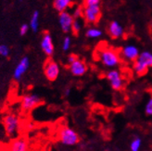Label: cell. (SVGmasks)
Listing matches in <instances>:
<instances>
[{
    "instance_id": "6da1fadb",
    "label": "cell",
    "mask_w": 152,
    "mask_h": 151,
    "mask_svg": "<svg viewBox=\"0 0 152 151\" xmlns=\"http://www.w3.org/2000/svg\"><path fill=\"white\" fill-rule=\"evenodd\" d=\"M98 60L103 66L107 68H115L121 62V58L118 52L109 47H105L97 52Z\"/></svg>"
},
{
    "instance_id": "7a4b0ae2",
    "label": "cell",
    "mask_w": 152,
    "mask_h": 151,
    "mask_svg": "<svg viewBox=\"0 0 152 151\" xmlns=\"http://www.w3.org/2000/svg\"><path fill=\"white\" fill-rule=\"evenodd\" d=\"M152 67V53L149 51H144L139 53L138 58L134 61L133 70L134 71L142 76L145 73H147L148 68Z\"/></svg>"
},
{
    "instance_id": "3957f363",
    "label": "cell",
    "mask_w": 152,
    "mask_h": 151,
    "mask_svg": "<svg viewBox=\"0 0 152 151\" xmlns=\"http://www.w3.org/2000/svg\"><path fill=\"white\" fill-rule=\"evenodd\" d=\"M58 139L59 142L66 147H73L80 141L79 134L68 126L61 127L58 132Z\"/></svg>"
},
{
    "instance_id": "277c9868",
    "label": "cell",
    "mask_w": 152,
    "mask_h": 151,
    "mask_svg": "<svg viewBox=\"0 0 152 151\" xmlns=\"http://www.w3.org/2000/svg\"><path fill=\"white\" fill-rule=\"evenodd\" d=\"M3 126L6 134L9 137H13L19 132L20 119L14 113H7L3 117Z\"/></svg>"
},
{
    "instance_id": "5b68a950",
    "label": "cell",
    "mask_w": 152,
    "mask_h": 151,
    "mask_svg": "<svg viewBox=\"0 0 152 151\" xmlns=\"http://www.w3.org/2000/svg\"><path fill=\"white\" fill-rule=\"evenodd\" d=\"M83 18L86 23L96 24L101 18V9L99 5L85 6L83 9Z\"/></svg>"
},
{
    "instance_id": "8992f818",
    "label": "cell",
    "mask_w": 152,
    "mask_h": 151,
    "mask_svg": "<svg viewBox=\"0 0 152 151\" xmlns=\"http://www.w3.org/2000/svg\"><path fill=\"white\" fill-rule=\"evenodd\" d=\"M41 102L42 100L39 96L36 94L29 93V94H25L22 96L20 107L24 112H29L34 108H36L38 105H40Z\"/></svg>"
},
{
    "instance_id": "52a82bcc",
    "label": "cell",
    "mask_w": 152,
    "mask_h": 151,
    "mask_svg": "<svg viewBox=\"0 0 152 151\" xmlns=\"http://www.w3.org/2000/svg\"><path fill=\"white\" fill-rule=\"evenodd\" d=\"M106 78L109 81L111 88L115 91H120L124 86V80L121 73L117 70H110L106 74Z\"/></svg>"
},
{
    "instance_id": "ba28073f",
    "label": "cell",
    "mask_w": 152,
    "mask_h": 151,
    "mask_svg": "<svg viewBox=\"0 0 152 151\" xmlns=\"http://www.w3.org/2000/svg\"><path fill=\"white\" fill-rule=\"evenodd\" d=\"M60 72L59 65L53 59H48L44 65V74L45 78L50 82H54L58 79Z\"/></svg>"
},
{
    "instance_id": "9c48e42d",
    "label": "cell",
    "mask_w": 152,
    "mask_h": 151,
    "mask_svg": "<svg viewBox=\"0 0 152 151\" xmlns=\"http://www.w3.org/2000/svg\"><path fill=\"white\" fill-rule=\"evenodd\" d=\"M74 20V18L72 17V13L68 12L67 10L59 12L58 14V23L61 31L65 34H68L71 32L72 22Z\"/></svg>"
},
{
    "instance_id": "30bf717a",
    "label": "cell",
    "mask_w": 152,
    "mask_h": 151,
    "mask_svg": "<svg viewBox=\"0 0 152 151\" xmlns=\"http://www.w3.org/2000/svg\"><path fill=\"white\" fill-rule=\"evenodd\" d=\"M69 70L73 76L81 77V76H83V75L87 72L88 67L83 59H80L78 58L77 59H75L73 62L69 64Z\"/></svg>"
},
{
    "instance_id": "8fae6325",
    "label": "cell",
    "mask_w": 152,
    "mask_h": 151,
    "mask_svg": "<svg viewBox=\"0 0 152 151\" xmlns=\"http://www.w3.org/2000/svg\"><path fill=\"white\" fill-rule=\"evenodd\" d=\"M41 49L45 55L51 57L54 54L55 51V46L54 43H53L52 36L49 33H44L42 39H41Z\"/></svg>"
},
{
    "instance_id": "7c38bea8",
    "label": "cell",
    "mask_w": 152,
    "mask_h": 151,
    "mask_svg": "<svg viewBox=\"0 0 152 151\" xmlns=\"http://www.w3.org/2000/svg\"><path fill=\"white\" fill-rule=\"evenodd\" d=\"M30 67V59L28 57H23L18 63V65L16 66L13 72V78L16 81H20L22 76L26 73V71H28Z\"/></svg>"
},
{
    "instance_id": "4fadbf2b",
    "label": "cell",
    "mask_w": 152,
    "mask_h": 151,
    "mask_svg": "<svg viewBox=\"0 0 152 151\" xmlns=\"http://www.w3.org/2000/svg\"><path fill=\"white\" fill-rule=\"evenodd\" d=\"M139 49L134 44H126L121 51V55L126 61H134L139 56Z\"/></svg>"
},
{
    "instance_id": "5bb4252c",
    "label": "cell",
    "mask_w": 152,
    "mask_h": 151,
    "mask_svg": "<svg viewBox=\"0 0 152 151\" xmlns=\"http://www.w3.org/2000/svg\"><path fill=\"white\" fill-rule=\"evenodd\" d=\"M108 32L112 39H119L121 37H123L124 34V27L116 20H113L110 23L108 27Z\"/></svg>"
},
{
    "instance_id": "9a60e30c",
    "label": "cell",
    "mask_w": 152,
    "mask_h": 151,
    "mask_svg": "<svg viewBox=\"0 0 152 151\" xmlns=\"http://www.w3.org/2000/svg\"><path fill=\"white\" fill-rule=\"evenodd\" d=\"M9 148L11 151H27L29 149V144L24 138H17L11 141Z\"/></svg>"
},
{
    "instance_id": "2e32d148",
    "label": "cell",
    "mask_w": 152,
    "mask_h": 151,
    "mask_svg": "<svg viewBox=\"0 0 152 151\" xmlns=\"http://www.w3.org/2000/svg\"><path fill=\"white\" fill-rule=\"evenodd\" d=\"M72 5V0H54L53 7L59 13L67 10Z\"/></svg>"
},
{
    "instance_id": "e0dca14e",
    "label": "cell",
    "mask_w": 152,
    "mask_h": 151,
    "mask_svg": "<svg viewBox=\"0 0 152 151\" xmlns=\"http://www.w3.org/2000/svg\"><path fill=\"white\" fill-rule=\"evenodd\" d=\"M30 28L32 29L33 32H37L38 28H39V11H34L32 14L31 19H30Z\"/></svg>"
},
{
    "instance_id": "ac0fdd59",
    "label": "cell",
    "mask_w": 152,
    "mask_h": 151,
    "mask_svg": "<svg viewBox=\"0 0 152 151\" xmlns=\"http://www.w3.org/2000/svg\"><path fill=\"white\" fill-rule=\"evenodd\" d=\"M86 36L87 38L90 39H96V38H99V37L102 36V31L100 29L96 28V27H91L88 28L86 32Z\"/></svg>"
},
{
    "instance_id": "d6986e66",
    "label": "cell",
    "mask_w": 152,
    "mask_h": 151,
    "mask_svg": "<svg viewBox=\"0 0 152 151\" xmlns=\"http://www.w3.org/2000/svg\"><path fill=\"white\" fill-rule=\"evenodd\" d=\"M82 21L80 20V19H74L72 25V29L71 32L74 34V35H78L82 30Z\"/></svg>"
},
{
    "instance_id": "ffe728a7",
    "label": "cell",
    "mask_w": 152,
    "mask_h": 151,
    "mask_svg": "<svg viewBox=\"0 0 152 151\" xmlns=\"http://www.w3.org/2000/svg\"><path fill=\"white\" fill-rule=\"evenodd\" d=\"M142 146V140L140 137H135L132 140L130 144V148L132 151H138L140 150Z\"/></svg>"
},
{
    "instance_id": "44dd1931",
    "label": "cell",
    "mask_w": 152,
    "mask_h": 151,
    "mask_svg": "<svg viewBox=\"0 0 152 151\" xmlns=\"http://www.w3.org/2000/svg\"><path fill=\"white\" fill-rule=\"evenodd\" d=\"M72 46V39L70 36H65L63 42H62V50L63 51H68L71 48Z\"/></svg>"
},
{
    "instance_id": "7402d4cb",
    "label": "cell",
    "mask_w": 152,
    "mask_h": 151,
    "mask_svg": "<svg viewBox=\"0 0 152 151\" xmlns=\"http://www.w3.org/2000/svg\"><path fill=\"white\" fill-rule=\"evenodd\" d=\"M72 15V17L74 19H81V18H83V7H76L75 9H73Z\"/></svg>"
},
{
    "instance_id": "603a6c76",
    "label": "cell",
    "mask_w": 152,
    "mask_h": 151,
    "mask_svg": "<svg viewBox=\"0 0 152 151\" xmlns=\"http://www.w3.org/2000/svg\"><path fill=\"white\" fill-rule=\"evenodd\" d=\"M145 113H146V115H148V116H152V96L146 103Z\"/></svg>"
},
{
    "instance_id": "cb8c5ba5",
    "label": "cell",
    "mask_w": 152,
    "mask_h": 151,
    "mask_svg": "<svg viewBox=\"0 0 152 151\" xmlns=\"http://www.w3.org/2000/svg\"><path fill=\"white\" fill-rule=\"evenodd\" d=\"M10 55V48L6 44H0V56L1 57H7Z\"/></svg>"
},
{
    "instance_id": "d4e9b609",
    "label": "cell",
    "mask_w": 152,
    "mask_h": 151,
    "mask_svg": "<svg viewBox=\"0 0 152 151\" xmlns=\"http://www.w3.org/2000/svg\"><path fill=\"white\" fill-rule=\"evenodd\" d=\"M101 0H83V5L85 6H95L100 5Z\"/></svg>"
},
{
    "instance_id": "484cf974",
    "label": "cell",
    "mask_w": 152,
    "mask_h": 151,
    "mask_svg": "<svg viewBox=\"0 0 152 151\" xmlns=\"http://www.w3.org/2000/svg\"><path fill=\"white\" fill-rule=\"evenodd\" d=\"M29 29H30V26L28 24L23 23V24L20 26V34L22 35V36L25 35L29 32Z\"/></svg>"
},
{
    "instance_id": "4316f807",
    "label": "cell",
    "mask_w": 152,
    "mask_h": 151,
    "mask_svg": "<svg viewBox=\"0 0 152 151\" xmlns=\"http://www.w3.org/2000/svg\"><path fill=\"white\" fill-rule=\"evenodd\" d=\"M78 58V57L76 56V55H74V54H71V55H69V57H68V63H72V62H73L75 59H77Z\"/></svg>"
},
{
    "instance_id": "83f0119b",
    "label": "cell",
    "mask_w": 152,
    "mask_h": 151,
    "mask_svg": "<svg viewBox=\"0 0 152 151\" xmlns=\"http://www.w3.org/2000/svg\"><path fill=\"white\" fill-rule=\"evenodd\" d=\"M71 93V90L70 89H66V91H65V96H69Z\"/></svg>"
}]
</instances>
